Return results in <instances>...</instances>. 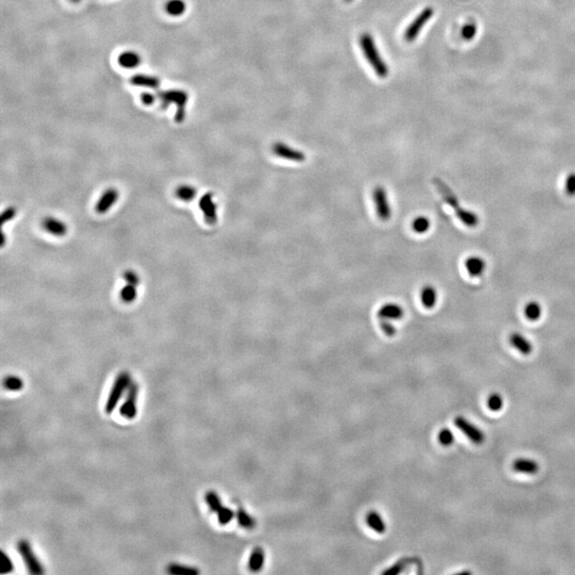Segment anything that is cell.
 Instances as JSON below:
<instances>
[{
    "instance_id": "1",
    "label": "cell",
    "mask_w": 575,
    "mask_h": 575,
    "mask_svg": "<svg viewBox=\"0 0 575 575\" xmlns=\"http://www.w3.org/2000/svg\"><path fill=\"white\" fill-rule=\"evenodd\" d=\"M434 183H435V186L437 187V189H438L440 195L442 196V198L445 199L448 203V205L455 210L458 218H459V220L465 225V226L470 227V228L476 227L479 223L478 215L475 214L474 212H472V211H470V210H465L464 208H462L459 205V201H458L457 196L447 186L445 181H442L438 178H435Z\"/></svg>"
},
{
    "instance_id": "2",
    "label": "cell",
    "mask_w": 575,
    "mask_h": 575,
    "mask_svg": "<svg viewBox=\"0 0 575 575\" xmlns=\"http://www.w3.org/2000/svg\"><path fill=\"white\" fill-rule=\"evenodd\" d=\"M359 43L365 58L375 71V74L380 78H387L389 75L388 65L378 52L373 36L370 33H363L360 36Z\"/></svg>"
},
{
    "instance_id": "3",
    "label": "cell",
    "mask_w": 575,
    "mask_h": 575,
    "mask_svg": "<svg viewBox=\"0 0 575 575\" xmlns=\"http://www.w3.org/2000/svg\"><path fill=\"white\" fill-rule=\"evenodd\" d=\"M158 98L160 100V107L163 110L167 109L171 104L176 106V113H175V121L181 124L186 119V107L189 101V94L184 90L173 89L166 91H159Z\"/></svg>"
},
{
    "instance_id": "4",
    "label": "cell",
    "mask_w": 575,
    "mask_h": 575,
    "mask_svg": "<svg viewBox=\"0 0 575 575\" xmlns=\"http://www.w3.org/2000/svg\"><path fill=\"white\" fill-rule=\"evenodd\" d=\"M131 383H132L131 375L128 372H126V371L121 372L118 376H116L115 381L112 384V388L110 392H109V395L105 405V411L108 414H111L116 409L120 401L127 393Z\"/></svg>"
},
{
    "instance_id": "5",
    "label": "cell",
    "mask_w": 575,
    "mask_h": 575,
    "mask_svg": "<svg viewBox=\"0 0 575 575\" xmlns=\"http://www.w3.org/2000/svg\"><path fill=\"white\" fill-rule=\"evenodd\" d=\"M16 550L27 568L28 572L33 575H42L45 573L44 567L31 547L30 542L26 539H21L16 544Z\"/></svg>"
},
{
    "instance_id": "6",
    "label": "cell",
    "mask_w": 575,
    "mask_h": 575,
    "mask_svg": "<svg viewBox=\"0 0 575 575\" xmlns=\"http://www.w3.org/2000/svg\"><path fill=\"white\" fill-rule=\"evenodd\" d=\"M433 15L434 10L431 6H428V8H425L423 11H421L419 15L412 20V23L406 28V31L404 33L405 41L408 43L416 41L419 34L421 33L422 29H423V27L428 23V20L433 17Z\"/></svg>"
},
{
    "instance_id": "7",
    "label": "cell",
    "mask_w": 575,
    "mask_h": 575,
    "mask_svg": "<svg viewBox=\"0 0 575 575\" xmlns=\"http://www.w3.org/2000/svg\"><path fill=\"white\" fill-rule=\"evenodd\" d=\"M137 396H139V384L133 383L126 393L125 401L120 407V414L127 420H133L137 414Z\"/></svg>"
},
{
    "instance_id": "8",
    "label": "cell",
    "mask_w": 575,
    "mask_h": 575,
    "mask_svg": "<svg viewBox=\"0 0 575 575\" xmlns=\"http://www.w3.org/2000/svg\"><path fill=\"white\" fill-rule=\"evenodd\" d=\"M373 200L378 218L383 222H387L391 218V208L388 201V195L384 188L376 187L373 191Z\"/></svg>"
},
{
    "instance_id": "9",
    "label": "cell",
    "mask_w": 575,
    "mask_h": 575,
    "mask_svg": "<svg viewBox=\"0 0 575 575\" xmlns=\"http://www.w3.org/2000/svg\"><path fill=\"white\" fill-rule=\"evenodd\" d=\"M199 208L208 224L214 225L217 222V205L212 193H206L201 196Z\"/></svg>"
},
{
    "instance_id": "10",
    "label": "cell",
    "mask_w": 575,
    "mask_h": 575,
    "mask_svg": "<svg viewBox=\"0 0 575 575\" xmlns=\"http://www.w3.org/2000/svg\"><path fill=\"white\" fill-rule=\"evenodd\" d=\"M272 150L277 157L289 160V161L304 162L306 160V156L303 151L294 149L281 142H276L272 146Z\"/></svg>"
},
{
    "instance_id": "11",
    "label": "cell",
    "mask_w": 575,
    "mask_h": 575,
    "mask_svg": "<svg viewBox=\"0 0 575 575\" xmlns=\"http://www.w3.org/2000/svg\"><path fill=\"white\" fill-rule=\"evenodd\" d=\"M455 425L459 428L472 442L476 443V445H480V443L484 442L485 436L482 433V431L476 426L471 424L468 420H465L462 417H457L455 419Z\"/></svg>"
},
{
    "instance_id": "12",
    "label": "cell",
    "mask_w": 575,
    "mask_h": 575,
    "mask_svg": "<svg viewBox=\"0 0 575 575\" xmlns=\"http://www.w3.org/2000/svg\"><path fill=\"white\" fill-rule=\"evenodd\" d=\"M118 198H119V191L116 190V189L114 188L107 189V190L103 193V195L100 196V198L96 203L95 207L96 212L99 214H104L108 212V211L114 206V203L118 200Z\"/></svg>"
},
{
    "instance_id": "13",
    "label": "cell",
    "mask_w": 575,
    "mask_h": 575,
    "mask_svg": "<svg viewBox=\"0 0 575 575\" xmlns=\"http://www.w3.org/2000/svg\"><path fill=\"white\" fill-rule=\"evenodd\" d=\"M42 226L48 234L56 237H64L67 232V226L63 221L54 216H47L43 220Z\"/></svg>"
},
{
    "instance_id": "14",
    "label": "cell",
    "mask_w": 575,
    "mask_h": 575,
    "mask_svg": "<svg viewBox=\"0 0 575 575\" xmlns=\"http://www.w3.org/2000/svg\"><path fill=\"white\" fill-rule=\"evenodd\" d=\"M403 317H404V309L401 306L394 303L383 305L380 309V311H378V318H380V319L394 321V319H399Z\"/></svg>"
},
{
    "instance_id": "15",
    "label": "cell",
    "mask_w": 575,
    "mask_h": 575,
    "mask_svg": "<svg viewBox=\"0 0 575 575\" xmlns=\"http://www.w3.org/2000/svg\"><path fill=\"white\" fill-rule=\"evenodd\" d=\"M464 266L467 272L472 276V277H479L483 275L487 263L486 261L479 256H470L464 261Z\"/></svg>"
},
{
    "instance_id": "16",
    "label": "cell",
    "mask_w": 575,
    "mask_h": 575,
    "mask_svg": "<svg viewBox=\"0 0 575 575\" xmlns=\"http://www.w3.org/2000/svg\"><path fill=\"white\" fill-rule=\"evenodd\" d=\"M118 62L120 64V66L124 67V68H127V69H133L140 66V64L142 62V58L141 56L133 52V50H126V52H123L119 58H118Z\"/></svg>"
},
{
    "instance_id": "17",
    "label": "cell",
    "mask_w": 575,
    "mask_h": 575,
    "mask_svg": "<svg viewBox=\"0 0 575 575\" xmlns=\"http://www.w3.org/2000/svg\"><path fill=\"white\" fill-rule=\"evenodd\" d=\"M509 342L523 355H529L533 351V345L530 343V341L519 332L511 333V337H509Z\"/></svg>"
},
{
    "instance_id": "18",
    "label": "cell",
    "mask_w": 575,
    "mask_h": 575,
    "mask_svg": "<svg viewBox=\"0 0 575 575\" xmlns=\"http://www.w3.org/2000/svg\"><path fill=\"white\" fill-rule=\"evenodd\" d=\"M130 83L135 86L148 87V89L156 90L160 85V80L154 76L147 75H134L130 79Z\"/></svg>"
},
{
    "instance_id": "19",
    "label": "cell",
    "mask_w": 575,
    "mask_h": 575,
    "mask_svg": "<svg viewBox=\"0 0 575 575\" xmlns=\"http://www.w3.org/2000/svg\"><path fill=\"white\" fill-rule=\"evenodd\" d=\"M437 300H438V293H437L436 288L428 285L422 289L421 302L425 308L427 309L434 308L437 304Z\"/></svg>"
},
{
    "instance_id": "20",
    "label": "cell",
    "mask_w": 575,
    "mask_h": 575,
    "mask_svg": "<svg viewBox=\"0 0 575 575\" xmlns=\"http://www.w3.org/2000/svg\"><path fill=\"white\" fill-rule=\"evenodd\" d=\"M164 10L170 16L178 17L185 14L187 10V3L185 2V0H167L164 5Z\"/></svg>"
},
{
    "instance_id": "21",
    "label": "cell",
    "mask_w": 575,
    "mask_h": 575,
    "mask_svg": "<svg viewBox=\"0 0 575 575\" xmlns=\"http://www.w3.org/2000/svg\"><path fill=\"white\" fill-rule=\"evenodd\" d=\"M166 572L172 575H197L199 574V570L197 568L186 566L181 564L172 563L166 567Z\"/></svg>"
},
{
    "instance_id": "22",
    "label": "cell",
    "mask_w": 575,
    "mask_h": 575,
    "mask_svg": "<svg viewBox=\"0 0 575 575\" xmlns=\"http://www.w3.org/2000/svg\"><path fill=\"white\" fill-rule=\"evenodd\" d=\"M512 468L515 472L527 473V474H535L539 470L538 463L530 459H516L512 464Z\"/></svg>"
},
{
    "instance_id": "23",
    "label": "cell",
    "mask_w": 575,
    "mask_h": 575,
    "mask_svg": "<svg viewBox=\"0 0 575 575\" xmlns=\"http://www.w3.org/2000/svg\"><path fill=\"white\" fill-rule=\"evenodd\" d=\"M264 552L261 548H256L250 557L249 560V569L252 572H258L262 569V567H263L264 564Z\"/></svg>"
},
{
    "instance_id": "24",
    "label": "cell",
    "mask_w": 575,
    "mask_h": 575,
    "mask_svg": "<svg viewBox=\"0 0 575 575\" xmlns=\"http://www.w3.org/2000/svg\"><path fill=\"white\" fill-rule=\"evenodd\" d=\"M524 315H525L526 319L530 322L538 321L542 315L541 305L535 301L527 303L525 307H524Z\"/></svg>"
},
{
    "instance_id": "25",
    "label": "cell",
    "mask_w": 575,
    "mask_h": 575,
    "mask_svg": "<svg viewBox=\"0 0 575 575\" xmlns=\"http://www.w3.org/2000/svg\"><path fill=\"white\" fill-rule=\"evenodd\" d=\"M367 523L368 525L375 530L378 534H383L385 532V524L384 521L382 519L380 513L376 511H371L367 515Z\"/></svg>"
},
{
    "instance_id": "26",
    "label": "cell",
    "mask_w": 575,
    "mask_h": 575,
    "mask_svg": "<svg viewBox=\"0 0 575 575\" xmlns=\"http://www.w3.org/2000/svg\"><path fill=\"white\" fill-rule=\"evenodd\" d=\"M196 194H197V190L192 186H189V185H183L180 186L176 189V191H175V195H176V197L179 198L180 200L183 201H191L195 198Z\"/></svg>"
},
{
    "instance_id": "27",
    "label": "cell",
    "mask_w": 575,
    "mask_h": 575,
    "mask_svg": "<svg viewBox=\"0 0 575 575\" xmlns=\"http://www.w3.org/2000/svg\"><path fill=\"white\" fill-rule=\"evenodd\" d=\"M137 287H139V285H135V283L126 282L125 286L121 290V300L128 304L132 303L137 296Z\"/></svg>"
},
{
    "instance_id": "28",
    "label": "cell",
    "mask_w": 575,
    "mask_h": 575,
    "mask_svg": "<svg viewBox=\"0 0 575 575\" xmlns=\"http://www.w3.org/2000/svg\"><path fill=\"white\" fill-rule=\"evenodd\" d=\"M2 385L6 390L12 391V392H16V391H20L21 389L24 388V382L20 377H18L16 375H9V376H5L3 378Z\"/></svg>"
},
{
    "instance_id": "29",
    "label": "cell",
    "mask_w": 575,
    "mask_h": 575,
    "mask_svg": "<svg viewBox=\"0 0 575 575\" xmlns=\"http://www.w3.org/2000/svg\"><path fill=\"white\" fill-rule=\"evenodd\" d=\"M236 516H237L239 525L243 528L252 529L255 527V525H256V523H255V520L252 518V515L249 512H246L242 508L238 509Z\"/></svg>"
},
{
    "instance_id": "30",
    "label": "cell",
    "mask_w": 575,
    "mask_h": 575,
    "mask_svg": "<svg viewBox=\"0 0 575 575\" xmlns=\"http://www.w3.org/2000/svg\"><path fill=\"white\" fill-rule=\"evenodd\" d=\"M205 501L212 512H217L223 507L221 498L215 491H208L205 496Z\"/></svg>"
},
{
    "instance_id": "31",
    "label": "cell",
    "mask_w": 575,
    "mask_h": 575,
    "mask_svg": "<svg viewBox=\"0 0 575 575\" xmlns=\"http://www.w3.org/2000/svg\"><path fill=\"white\" fill-rule=\"evenodd\" d=\"M431 228V221L426 216H418L412 222V229L419 235H423Z\"/></svg>"
},
{
    "instance_id": "32",
    "label": "cell",
    "mask_w": 575,
    "mask_h": 575,
    "mask_svg": "<svg viewBox=\"0 0 575 575\" xmlns=\"http://www.w3.org/2000/svg\"><path fill=\"white\" fill-rule=\"evenodd\" d=\"M216 513H217V521H218V523L221 524V525H227V524L232 519H234L235 515H236L234 511L226 507V506H223Z\"/></svg>"
},
{
    "instance_id": "33",
    "label": "cell",
    "mask_w": 575,
    "mask_h": 575,
    "mask_svg": "<svg viewBox=\"0 0 575 575\" xmlns=\"http://www.w3.org/2000/svg\"><path fill=\"white\" fill-rule=\"evenodd\" d=\"M14 570V565L10 556L5 554L4 552H0V573H11Z\"/></svg>"
},
{
    "instance_id": "34",
    "label": "cell",
    "mask_w": 575,
    "mask_h": 575,
    "mask_svg": "<svg viewBox=\"0 0 575 575\" xmlns=\"http://www.w3.org/2000/svg\"><path fill=\"white\" fill-rule=\"evenodd\" d=\"M488 407L493 411H499L503 407V398L498 393H493L488 398Z\"/></svg>"
},
{
    "instance_id": "35",
    "label": "cell",
    "mask_w": 575,
    "mask_h": 575,
    "mask_svg": "<svg viewBox=\"0 0 575 575\" xmlns=\"http://www.w3.org/2000/svg\"><path fill=\"white\" fill-rule=\"evenodd\" d=\"M438 439H439V442L441 443L442 446L448 447V446H450L454 442V435H453L452 432L449 431L448 428H445V429H442V431L439 433Z\"/></svg>"
},
{
    "instance_id": "36",
    "label": "cell",
    "mask_w": 575,
    "mask_h": 575,
    "mask_svg": "<svg viewBox=\"0 0 575 575\" xmlns=\"http://www.w3.org/2000/svg\"><path fill=\"white\" fill-rule=\"evenodd\" d=\"M566 193L569 196H575V173H571L568 175L566 179Z\"/></svg>"
},
{
    "instance_id": "37",
    "label": "cell",
    "mask_w": 575,
    "mask_h": 575,
    "mask_svg": "<svg viewBox=\"0 0 575 575\" xmlns=\"http://www.w3.org/2000/svg\"><path fill=\"white\" fill-rule=\"evenodd\" d=\"M462 38L467 41H471L476 34V26L474 24H468L462 28Z\"/></svg>"
},
{
    "instance_id": "38",
    "label": "cell",
    "mask_w": 575,
    "mask_h": 575,
    "mask_svg": "<svg viewBox=\"0 0 575 575\" xmlns=\"http://www.w3.org/2000/svg\"><path fill=\"white\" fill-rule=\"evenodd\" d=\"M380 321H381V327H382L383 331L387 334V336H390V337L394 336L395 332H396V329L394 328V326L392 325V323L390 321H387V319H380Z\"/></svg>"
},
{
    "instance_id": "39",
    "label": "cell",
    "mask_w": 575,
    "mask_h": 575,
    "mask_svg": "<svg viewBox=\"0 0 575 575\" xmlns=\"http://www.w3.org/2000/svg\"><path fill=\"white\" fill-rule=\"evenodd\" d=\"M16 213H17V211H16L15 208H13V207L6 208L3 211V212H2V214H1V224L4 225L5 223H8V222L12 221L13 218L15 217Z\"/></svg>"
},
{
    "instance_id": "40",
    "label": "cell",
    "mask_w": 575,
    "mask_h": 575,
    "mask_svg": "<svg viewBox=\"0 0 575 575\" xmlns=\"http://www.w3.org/2000/svg\"><path fill=\"white\" fill-rule=\"evenodd\" d=\"M156 100H157V97L152 93L144 92L141 94V101H142V104L145 106H148V107L152 106L156 103Z\"/></svg>"
},
{
    "instance_id": "41",
    "label": "cell",
    "mask_w": 575,
    "mask_h": 575,
    "mask_svg": "<svg viewBox=\"0 0 575 575\" xmlns=\"http://www.w3.org/2000/svg\"><path fill=\"white\" fill-rule=\"evenodd\" d=\"M405 564L406 562L403 560V562H398L397 564H395L394 566H392L390 569L383 571V574L385 575H394V574H398L399 572H402L405 568Z\"/></svg>"
},
{
    "instance_id": "42",
    "label": "cell",
    "mask_w": 575,
    "mask_h": 575,
    "mask_svg": "<svg viewBox=\"0 0 575 575\" xmlns=\"http://www.w3.org/2000/svg\"><path fill=\"white\" fill-rule=\"evenodd\" d=\"M69 1L72 3H79L80 1H81V0H69Z\"/></svg>"
},
{
    "instance_id": "43",
    "label": "cell",
    "mask_w": 575,
    "mask_h": 575,
    "mask_svg": "<svg viewBox=\"0 0 575 575\" xmlns=\"http://www.w3.org/2000/svg\"><path fill=\"white\" fill-rule=\"evenodd\" d=\"M345 1L346 2H351V1H353V0H345Z\"/></svg>"
}]
</instances>
